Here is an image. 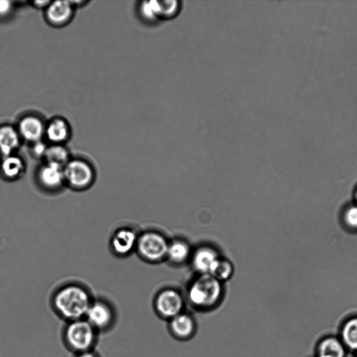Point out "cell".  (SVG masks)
<instances>
[{"mask_svg": "<svg viewBox=\"0 0 357 357\" xmlns=\"http://www.w3.org/2000/svg\"><path fill=\"white\" fill-rule=\"evenodd\" d=\"M190 248L188 244L181 240L169 243L167 257L174 263H183L190 256Z\"/></svg>", "mask_w": 357, "mask_h": 357, "instance_id": "cell-21", "label": "cell"}, {"mask_svg": "<svg viewBox=\"0 0 357 357\" xmlns=\"http://www.w3.org/2000/svg\"><path fill=\"white\" fill-rule=\"evenodd\" d=\"M63 172L66 187L76 192L89 190L97 178L96 169L93 164L79 157H72L63 167Z\"/></svg>", "mask_w": 357, "mask_h": 357, "instance_id": "cell-4", "label": "cell"}, {"mask_svg": "<svg viewBox=\"0 0 357 357\" xmlns=\"http://www.w3.org/2000/svg\"><path fill=\"white\" fill-rule=\"evenodd\" d=\"M26 171L24 159L17 153L1 156L0 159V176L8 182H15L24 177Z\"/></svg>", "mask_w": 357, "mask_h": 357, "instance_id": "cell-11", "label": "cell"}, {"mask_svg": "<svg viewBox=\"0 0 357 357\" xmlns=\"http://www.w3.org/2000/svg\"><path fill=\"white\" fill-rule=\"evenodd\" d=\"M347 351L339 337L328 335L317 343L315 357H346Z\"/></svg>", "mask_w": 357, "mask_h": 357, "instance_id": "cell-16", "label": "cell"}, {"mask_svg": "<svg viewBox=\"0 0 357 357\" xmlns=\"http://www.w3.org/2000/svg\"><path fill=\"white\" fill-rule=\"evenodd\" d=\"M34 181L47 194H57L66 188L63 167L45 162L36 169Z\"/></svg>", "mask_w": 357, "mask_h": 357, "instance_id": "cell-6", "label": "cell"}, {"mask_svg": "<svg viewBox=\"0 0 357 357\" xmlns=\"http://www.w3.org/2000/svg\"><path fill=\"white\" fill-rule=\"evenodd\" d=\"M184 305L183 296L174 289L162 290L158 294L154 301L157 313L168 320L183 312Z\"/></svg>", "mask_w": 357, "mask_h": 357, "instance_id": "cell-10", "label": "cell"}, {"mask_svg": "<svg viewBox=\"0 0 357 357\" xmlns=\"http://www.w3.org/2000/svg\"><path fill=\"white\" fill-rule=\"evenodd\" d=\"M169 321V330L173 335L181 340L192 337L196 330V324L193 317L186 313L181 312Z\"/></svg>", "mask_w": 357, "mask_h": 357, "instance_id": "cell-14", "label": "cell"}, {"mask_svg": "<svg viewBox=\"0 0 357 357\" xmlns=\"http://www.w3.org/2000/svg\"><path fill=\"white\" fill-rule=\"evenodd\" d=\"M71 158L68 149L63 144H51L47 146L43 160L63 167Z\"/></svg>", "mask_w": 357, "mask_h": 357, "instance_id": "cell-20", "label": "cell"}, {"mask_svg": "<svg viewBox=\"0 0 357 357\" xmlns=\"http://www.w3.org/2000/svg\"><path fill=\"white\" fill-rule=\"evenodd\" d=\"M233 273V266L228 260L220 259L218 260L210 275L220 281L229 279Z\"/></svg>", "mask_w": 357, "mask_h": 357, "instance_id": "cell-22", "label": "cell"}, {"mask_svg": "<svg viewBox=\"0 0 357 357\" xmlns=\"http://www.w3.org/2000/svg\"><path fill=\"white\" fill-rule=\"evenodd\" d=\"M45 126L37 116H26L18 124V133L21 138L32 144L41 141L45 135Z\"/></svg>", "mask_w": 357, "mask_h": 357, "instance_id": "cell-12", "label": "cell"}, {"mask_svg": "<svg viewBox=\"0 0 357 357\" xmlns=\"http://www.w3.org/2000/svg\"><path fill=\"white\" fill-rule=\"evenodd\" d=\"M221 281L210 274H200L190 285L188 299L199 310H210L215 307L222 296Z\"/></svg>", "mask_w": 357, "mask_h": 357, "instance_id": "cell-2", "label": "cell"}, {"mask_svg": "<svg viewBox=\"0 0 357 357\" xmlns=\"http://www.w3.org/2000/svg\"><path fill=\"white\" fill-rule=\"evenodd\" d=\"M98 331L84 318L68 321L63 337L66 347L75 354L93 350Z\"/></svg>", "mask_w": 357, "mask_h": 357, "instance_id": "cell-3", "label": "cell"}, {"mask_svg": "<svg viewBox=\"0 0 357 357\" xmlns=\"http://www.w3.org/2000/svg\"><path fill=\"white\" fill-rule=\"evenodd\" d=\"M219 258L213 248L208 246L201 247L194 253L193 267L199 274H210Z\"/></svg>", "mask_w": 357, "mask_h": 357, "instance_id": "cell-15", "label": "cell"}, {"mask_svg": "<svg viewBox=\"0 0 357 357\" xmlns=\"http://www.w3.org/2000/svg\"><path fill=\"white\" fill-rule=\"evenodd\" d=\"M182 2L172 1H144L140 6L142 15L149 21H169L176 18L181 11Z\"/></svg>", "mask_w": 357, "mask_h": 357, "instance_id": "cell-8", "label": "cell"}, {"mask_svg": "<svg viewBox=\"0 0 357 357\" xmlns=\"http://www.w3.org/2000/svg\"><path fill=\"white\" fill-rule=\"evenodd\" d=\"M13 2L6 0H0V16L8 15L12 10Z\"/></svg>", "mask_w": 357, "mask_h": 357, "instance_id": "cell-25", "label": "cell"}, {"mask_svg": "<svg viewBox=\"0 0 357 357\" xmlns=\"http://www.w3.org/2000/svg\"><path fill=\"white\" fill-rule=\"evenodd\" d=\"M51 1H33L32 3L37 8H43L47 7V6L50 3Z\"/></svg>", "mask_w": 357, "mask_h": 357, "instance_id": "cell-27", "label": "cell"}, {"mask_svg": "<svg viewBox=\"0 0 357 357\" xmlns=\"http://www.w3.org/2000/svg\"><path fill=\"white\" fill-rule=\"evenodd\" d=\"M73 13V5L71 1H51L46 9L47 21L56 26H61L68 23Z\"/></svg>", "mask_w": 357, "mask_h": 357, "instance_id": "cell-13", "label": "cell"}, {"mask_svg": "<svg viewBox=\"0 0 357 357\" xmlns=\"http://www.w3.org/2000/svg\"><path fill=\"white\" fill-rule=\"evenodd\" d=\"M84 319L98 331L110 328L114 324L116 313L112 305L101 298H93Z\"/></svg>", "mask_w": 357, "mask_h": 357, "instance_id": "cell-7", "label": "cell"}, {"mask_svg": "<svg viewBox=\"0 0 357 357\" xmlns=\"http://www.w3.org/2000/svg\"><path fill=\"white\" fill-rule=\"evenodd\" d=\"M344 220L350 227L357 228V206H353L347 209Z\"/></svg>", "mask_w": 357, "mask_h": 357, "instance_id": "cell-23", "label": "cell"}, {"mask_svg": "<svg viewBox=\"0 0 357 357\" xmlns=\"http://www.w3.org/2000/svg\"><path fill=\"white\" fill-rule=\"evenodd\" d=\"M139 234L130 226H119L109 240L110 252L116 257L124 258L135 251Z\"/></svg>", "mask_w": 357, "mask_h": 357, "instance_id": "cell-9", "label": "cell"}, {"mask_svg": "<svg viewBox=\"0 0 357 357\" xmlns=\"http://www.w3.org/2000/svg\"><path fill=\"white\" fill-rule=\"evenodd\" d=\"M47 145L42 140L33 144L31 153L33 155L37 158H44Z\"/></svg>", "mask_w": 357, "mask_h": 357, "instance_id": "cell-24", "label": "cell"}, {"mask_svg": "<svg viewBox=\"0 0 357 357\" xmlns=\"http://www.w3.org/2000/svg\"><path fill=\"white\" fill-rule=\"evenodd\" d=\"M17 130L11 126L0 127V154L1 156L16 153L20 144Z\"/></svg>", "mask_w": 357, "mask_h": 357, "instance_id": "cell-18", "label": "cell"}, {"mask_svg": "<svg viewBox=\"0 0 357 357\" xmlns=\"http://www.w3.org/2000/svg\"><path fill=\"white\" fill-rule=\"evenodd\" d=\"M75 357H100L98 354L93 350L84 351L76 354Z\"/></svg>", "mask_w": 357, "mask_h": 357, "instance_id": "cell-26", "label": "cell"}, {"mask_svg": "<svg viewBox=\"0 0 357 357\" xmlns=\"http://www.w3.org/2000/svg\"><path fill=\"white\" fill-rule=\"evenodd\" d=\"M339 337L348 351L357 353V315L352 316L343 322Z\"/></svg>", "mask_w": 357, "mask_h": 357, "instance_id": "cell-19", "label": "cell"}, {"mask_svg": "<svg viewBox=\"0 0 357 357\" xmlns=\"http://www.w3.org/2000/svg\"><path fill=\"white\" fill-rule=\"evenodd\" d=\"M356 201H357V190H356Z\"/></svg>", "mask_w": 357, "mask_h": 357, "instance_id": "cell-28", "label": "cell"}, {"mask_svg": "<svg viewBox=\"0 0 357 357\" xmlns=\"http://www.w3.org/2000/svg\"><path fill=\"white\" fill-rule=\"evenodd\" d=\"M45 135L52 144H63L70 137V128L64 119L54 118L45 127Z\"/></svg>", "mask_w": 357, "mask_h": 357, "instance_id": "cell-17", "label": "cell"}, {"mask_svg": "<svg viewBox=\"0 0 357 357\" xmlns=\"http://www.w3.org/2000/svg\"><path fill=\"white\" fill-rule=\"evenodd\" d=\"M93 298L86 285L71 281L54 290L51 303L56 313L68 322L84 319Z\"/></svg>", "mask_w": 357, "mask_h": 357, "instance_id": "cell-1", "label": "cell"}, {"mask_svg": "<svg viewBox=\"0 0 357 357\" xmlns=\"http://www.w3.org/2000/svg\"><path fill=\"white\" fill-rule=\"evenodd\" d=\"M169 243L160 234L146 231L139 234L136 250L143 259L156 262L167 257Z\"/></svg>", "mask_w": 357, "mask_h": 357, "instance_id": "cell-5", "label": "cell"}, {"mask_svg": "<svg viewBox=\"0 0 357 357\" xmlns=\"http://www.w3.org/2000/svg\"><path fill=\"white\" fill-rule=\"evenodd\" d=\"M355 357H357V353H356V356H355Z\"/></svg>", "mask_w": 357, "mask_h": 357, "instance_id": "cell-29", "label": "cell"}]
</instances>
